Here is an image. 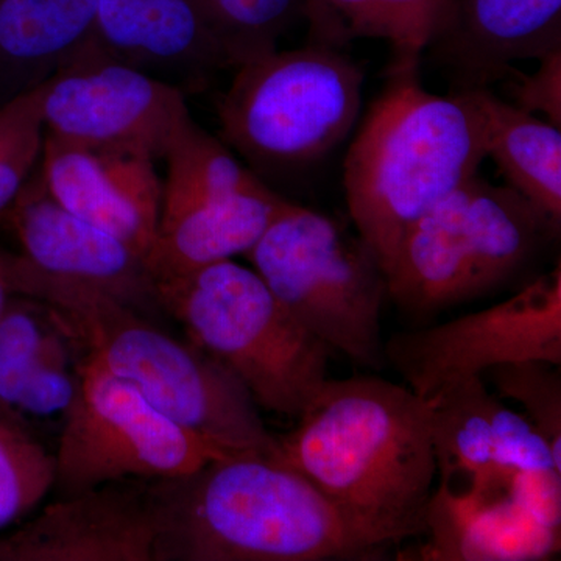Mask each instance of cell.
Listing matches in <instances>:
<instances>
[{
	"label": "cell",
	"mask_w": 561,
	"mask_h": 561,
	"mask_svg": "<svg viewBox=\"0 0 561 561\" xmlns=\"http://www.w3.org/2000/svg\"><path fill=\"white\" fill-rule=\"evenodd\" d=\"M54 483V456L10 420L0 421V529L31 512Z\"/></svg>",
	"instance_id": "cell-25"
},
{
	"label": "cell",
	"mask_w": 561,
	"mask_h": 561,
	"mask_svg": "<svg viewBox=\"0 0 561 561\" xmlns=\"http://www.w3.org/2000/svg\"><path fill=\"white\" fill-rule=\"evenodd\" d=\"M245 256L313 337L356 364H381V312L389 279L359 234L287 201Z\"/></svg>",
	"instance_id": "cell-8"
},
{
	"label": "cell",
	"mask_w": 561,
	"mask_h": 561,
	"mask_svg": "<svg viewBox=\"0 0 561 561\" xmlns=\"http://www.w3.org/2000/svg\"><path fill=\"white\" fill-rule=\"evenodd\" d=\"M164 160L168 173L162 180L160 224L202 203L265 184L231 153L227 144L214 138L194 119L184 125Z\"/></svg>",
	"instance_id": "cell-23"
},
{
	"label": "cell",
	"mask_w": 561,
	"mask_h": 561,
	"mask_svg": "<svg viewBox=\"0 0 561 561\" xmlns=\"http://www.w3.org/2000/svg\"><path fill=\"white\" fill-rule=\"evenodd\" d=\"M69 339L57 327L51 335L43 360L31 376L14 408L32 415L49 416L65 413L76 397L77 370L70 371L68 364Z\"/></svg>",
	"instance_id": "cell-30"
},
{
	"label": "cell",
	"mask_w": 561,
	"mask_h": 561,
	"mask_svg": "<svg viewBox=\"0 0 561 561\" xmlns=\"http://www.w3.org/2000/svg\"><path fill=\"white\" fill-rule=\"evenodd\" d=\"M153 561L367 560L378 553L301 472L236 453L151 481Z\"/></svg>",
	"instance_id": "cell-2"
},
{
	"label": "cell",
	"mask_w": 561,
	"mask_h": 561,
	"mask_svg": "<svg viewBox=\"0 0 561 561\" xmlns=\"http://www.w3.org/2000/svg\"><path fill=\"white\" fill-rule=\"evenodd\" d=\"M491 457L493 483L497 490L507 489L516 472L557 470L561 472V456L526 415L502 404L500 398L491 401Z\"/></svg>",
	"instance_id": "cell-29"
},
{
	"label": "cell",
	"mask_w": 561,
	"mask_h": 561,
	"mask_svg": "<svg viewBox=\"0 0 561 561\" xmlns=\"http://www.w3.org/2000/svg\"><path fill=\"white\" fill-rule=\"evenodd\" d=\"M430 401L373 378L324 379L273 456L309 479L376 551L421 534L437 474Z\"/></svg>",
	"instance_id": "cell-1"
},
{
	"label": "cell",
	"mask_w": 561,
	"mask_h": 561,
	"mask_svg": "<svg viewBox=\"0 0 561 561\" xmlns=\"http://www.w3.org/2000/svg\"><path fill=\"white\" fill-rule=\"evenodd\" d=\"M454 0H302L309 43L343 50L353 41L382 39L393 55L430 49L451 22Z\"/></svg>",
	"instance_id": "cell-21"
},
{
	"label": "cell",
	"mask_w": 561,
	"mask_h": 561,
	"mask_svg": "<svg viewBox=\"0 0 561 561\" xmlns=\"http://www.w3.org/2000/svg\"><path fill=\"white\" fill-rule=\"evenodd\" d=\"M561 49V0H454L451 22L427 49L451 91L491 88L516 61Z\"/></svg>",
	"instance_id": "cell-15"
},
{
	"label": "cell",
	"mask_w": 561,
	"mask_h": 561,
	"mask_svg": "<svg viewBox=\"0 0 561 561\" xmlns=\"http://www.w3.org/2000/svg\"><path fill=\"white\" fill-rule=\"evenodd\" d=\"M39 173L62 208L116 236L147 261L161 217L157 161L127 151L73 146L44 133Z\"/></svg>",
	"instance_id": "cell-14"
},
{
	"label": "cell",
	"mask_w": 561,
	"mask_h": 561,
	"mask_svg": "<svg viewBox=\"0 0 561 561\" xmlns=\"http://www.w3.org/2000/svg\"><path fill=\"white\" fill-rule=\"evenodd\" d=\"M364 69L341 49L309 43L236 68L219 103L225 144L262 175L327 158L359 121Z\"/></svg>",
	"instance_id": "cell-7"
},
{
	"label": "cell",
	"mask_w": 561,
	"mask_h": 561,
	"mask_svg": "<svg viewBox=\"0 0 561 561\" xmlns=\"http://www.w3.org/2000/svg\"><path fill=\"white\" fill-rule=\"evenodd\" d=\"M57 324L39 301H9L0 316V400L16 405Z\"/></svg>",
	"instance_id": "cell-26"
},
{
	"label": "cell",
	"mask_w": 561,
	"mask_h": 561,
	"mask_svg": "<svg viewBox=\"0 0 561 561\" xmlns=\"http://www.w3.org/2000/svg\"><path fill=\"white\" fill-rule=\"evenodd\" d=\"M286 202L264 184L161 221L146 261L151 276L158 280L186 275L249 253Z\"/></svg>",
	"instance_id": "cell-18"
},
{
	"label": "cell",
	"mask_w": 561,
	"mask_h": 561,
	"mask_svg": "<svg viewBox=\"0 0 561 561\" xmlns=\"http://www.w3.org/2000/svg\"><path fill=\"white\" fill-rule=\"evenodd\" d=\"M424 560H545L560 552V530L549 529L513 504L505 490L432 494Z\"/></svg>",
	"instance_id": "cell-17"
},
{
	"label": "cell",
	"mask_w": 561,
	"mask_h": 561,
	"mask_svg": "<svg viewBox=\"0 0 561 561\" xmlns=\"http://www.w3.org/2000/svg\"><path fill=\"white\" fill-rule=\"evenodd\" d=\"M3 405H5V404H3L2 400H0V411H2ZM2 420H5V419H2V415H0V421H2Z\"/></svg>",
	"instance_id": "cell-34"
},
{
	"label": "cell",
	"mask_w": 561,
	"mask_h": 561,
	"mask_svg": "<svg viewBox=\"0 0 561 561\" xmlns=\"http://www.w3.org/2000/svg\"><path fill=\"white\" fill-rule=\"evenodd\" d=\"M383 353L423 400L508 362L561 365L560 264L500 305L393 335Z\"/></svg>",
	"instance_id": "cell-11"
},
{
	"label": "cell",
	"mask_w": 561,
	"mask_h": 561,
	"mask_svg": "<svg viewBox=\"0 0 561 561\" xmlns=\"http://www.w3.org/2000/svg\"><path fill=\"white\" fill-rule=\"evenodd\" d=\"M36 88L44 133L73 146L160 161L192 119L176 84L90 43Z\"/></svg>",
	"instance_id": "cell-10"
},
{
	"label": "cell",
	"mask_w": 561,
	"mask_h": 561,
	"mask_svg": "<svg viewBox=\"0 0 561 561\" xmlns=\"http://www.w3.org/2000/svg\"><path fill=\"white\" fill-rule=\"evenodd\" d=\"M230 68L278 49V41L297 18L302 0H192Z\"/></svg>",
	"instance_id": "cell-24"
},
{
	"label": "cell",
	"mask_w": 561,
	"mask_h": 561,
	"mask_svg": "<svg viewBox=\"0 0 561 561\" xmlns=\"http://www.w3.org/2000/svg\"><path fill=\"white\" fill-rule=\"evenodd\" d=\"M76 370V397L62 413L54 456L60 497L108 482L176 478L236 454L180 426L95 362L83 357Z\"/></svg>",
	"instance_id": "cell-9"
},
{
	"label": "cell",
	"mask_w": 561,
	"mask_h": 561,
	"mask_svg": "<svg viewBox=\"0 0 561 561\" xmlns=\"http://www.w3.org/2000/svg\"><path fill=\"white\" fill-rule=\"evenodd\" d=\"M420 65V55H393L343 162L351 220L386 273L412 225L478 175L486 158L470 92L427 91Z\"/></svg>",
	"instance_id": "cell-3"
},
{
	"label": "cell",
	"mask_w": 561,
	"mask_h": 561,
	"mask_svg": "<svg viewBox=\"0 0 561 561\" xmlns=\"http://www.w3.org/2000/svg\"><path fill=\"white\" fill-rule=\"evenodd\" d=\"M538 68L530 73H508L512 79L513 105L540 116L561 128V49L541 57Z\"/></svg>",
	"instance_id": "cell-31"
},
{
	"label": "cell",
	"mask_w": 561,
	"mask_h": 561,
	"mask_svg": "<svg viewBox=\"0 0 561 561\" xmlns=\"http://www.w3.org/2000/svg\"><path fill=\"white\" fill-rule=\"evenodd\" d=\"M3 216L16 232L22 256L41 271L95 287L139 312L160 308L146 260L62 208L47 191L39 164Z\"/></svg>",
	"instance_id": "cell-13"
},
{
	"label": "cell",
	"mask_w": 561,
	"mask_h": 561,
	"mask_svg": "<svg viewBox=\"0 0 561 561\" xmlns=\"http://www.w3.org/2000/svg\"><path fill=\"white\" fill-rule=\"evenodd\" d=\"M43 147L39 92L33 87L0 105V216L38 168Z\"/></svg>",
	"instance_id": "cell-27"
},
{
	"label": "cell",
	"mask_w": 561,
	"mask_h": 561,
	"mask_svg": "<svg viewBox=\"0 0 561 561\" xmlns=\"http://www.w3.org/2000/svg\"><path fill=\"white\" fill-rule=\"evenodd\" d=\"M560 365L546 360H518L496 365L481 378L496 389L501 398L522 404L538 430L561 456Z\"/></svg>",
	"instance_id": "cell-28"
},
{
	"label": "cell",
	"mask_w": 561,
	"mask_h": 561,
	"mask_svg": "<svg viewBox=\"0 0 561 561\" xmlns=\"http://www.w3.org/2000/svg\"><path fill=\"white\" fill-rule=\"evenodd\" d=\"M559 231L518 192L478 173L412 225L387 272L389 297L413 313L481 297L522 271Z\"/></svg>",
	"instance_id": "cell-6"
},
{
	"label": "cell",
	"mask_w": 561,
	"mask_h": 561,
	"mask_svg": "<svg viewBox=\"0 0 561 561\" xmlns=\"http://www.w3.org/2000/svg\"><path fill=\"white\" fill-rule=\"evenodd\" d=\"M508 497L534 522L560 530L561 472L557 470L516 472L507 483Z\"/></svg>",
	"instance_id": "cell-32"
},
{
	"label": "cell",
	"mask_w": 561,
	"mask_h": 561,
	"mask_svg": "<svg viewBox=\"0 0 561 561\" xmlns=\"http://www.w3.org/2000/svg\"><path fill=\"white\" fill-rule=\"evenodd\" d=\"M154 286L160 308L242 382L257 408L298 419L328 378L331 350L284 309L253 268L220 261Z\"/></svg>",
	"instance_id": "cell-5"
},
{
	"label": "cell",
	"mask_w": 561,
	"mask_h": 561,
	"mask_svg": "<svg viewBox=\"0 0 561 561\" xmlns=\"http://www.w3.org/2000/svg\"><path fill=\"white\" fill-rule=\"evenodd\" d=\"M151 481H116L60 497L0 538V561H153Z\"/></svg>",
	"instance_id": "cell-12"
},
{
	"label": "cell",
	"mask_w": 561,
	"mask_h": 561,
	"mask_svg": "<svg viewBox=\"0 0 561 561\" xmlns=\"http://www.w3.org/2000/svg\"><path fill=\"white\" fill-rule=\"evenodd\" d=\"M98 0H0V70L20 91L46 80L90 43Z\"/></svg>",
	"instance_id": "cell-20"
},
{
	"label": "cell",
	"mask_w": 561,
	"mask_h": 561,
	"mask_svg": "<svg viewBox=\"0 0 561 561\" xmlns=\"http://www.w3.org/2000/svg\"><path fill=\"white\" fill-rule=\"evenodd\" d=\"M11 294L13 289H11L10 279V254L0 251V316L5 311Z\"/></svg>",
	"instance_id": "cell-33"
},
{
	"label": "cell",
	"mask_w": 561,
	"mask_h": 561,
	"mask_svg": "<svg viewBox=\"0 0 561 561\" xmlns=\"http://www.w3.org/2000/svg\"><path fill=\"white\" fill-rule=\"evenodd\" d=\"M431 442L438 489L451 494L497 490L491 457V401L481 376L446 387L431 398Z\"/></svg>",
	"instance_id": "cell-22"
},
{
	"label": "cell",
	"mask_w": 561,
	"mask_h": 561,
	"mask_svg": "<svg viewBox=\"0 0 561 561\" xmlns=\"http://www.w3.org/2000/svg\"><path fill=\"white\" fill-rule=\"evenodd\" d=\"M461 91L470 92L481 111L486 158L505 186L561 227V128L502 101L491 88Z\"/></svg>",
	"instance_id": "cell-19"
},
{
	"label": "cell",
	"mask_w": 561,
	"mask_h": 561,
	"mask_svg": "<svg viewBox=\"0 0 561 561\" xmlns=\"http://www.w3.org/2000/svg\"><path fill=\"white\" fill-rule=\"evenodd\" d=\"M13 294L46 308L69 342L114 378L130 383L165 416L231 453L275 454L256 402L228 368L194 343L158 330L105 291L10 257Z\"/></svg>",
	"instance_id": "cell-4"
},
{
	"label": "cell",
	"mask_w": 561,
	"mask_h": 561,
	"mask_svg": "<svg viewBox=\"0 0 561 561\" xmlns=\"http://www.w3.org/2000/svg\"><path fill=\"white\" fill-rule=\"evenodd\" d=\"M90 44L162 80L230 68L192 0H98Z\"/></svg>",
	"instance_id": "cell-16"
}]
</instances>
